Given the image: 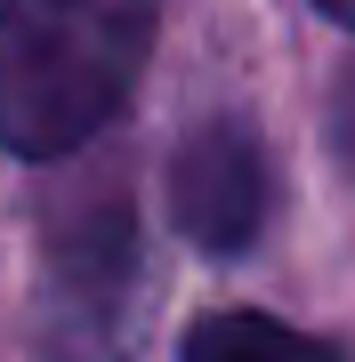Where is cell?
Segmentation results:
<instances>
[{
  "label": "cell",
  "mask_w": 355,
  "mask_h": 362,
  "mask_svg": "<svg viewBox=\"0 0 355 362\" xmlns=\"http://www.w3.org/2000/svg\"><path fill=\"white\" fill-rule=\"evenodd\" d=\"M186 362H347V346L307 338V330L275 322V314L226 306V314H202V322L186 330Z\"/></svg>",
  "instance_id": "4"
},
{
  "label": "cell",
  "mask_w": 355,
  "mask_h": 362,
  "mask_svg": "<svg viewBox=\"0 0 355 362\" xmlns=\"http://www.w3.org/2000/svg\"><path fill=\"white\" fill-rule=\"evenodd\" d=\"M315 8L331 16V25H347V33H355V0H315Z\"/></svg>",
  "instance_id": "5"
},
{
  "label": "cell",
  "mask_w": 355,
  "mask_h": 362,
  "mask_svg": "<svg viewBox=\"0 0 355 362\" xmlns=\"http://www.w3.org/2000/svg\"><path fill=\"white\" fill-rule=\"evenodd\" d=\"M266 209H275V161H266L259 129L242 113H210L194 121L170 161V218L194 250L210 258H242L266 233Z\"/></svg>",
  "instance_id": "3"
},
{
  "label": "cell",
  "mask_w": 355,
  "mask_h": 362,
  "mask_svg": "<svg viewBox=\"0 0 355 362\" xmlns=\"http://www.w3.org/2000/svg\"><path fill=\"white\" fill-rule=\"evenodd\" d=\"M137 314V218L106 177L49 218V346L57 362H121Z\"/></svg>",
  "instance_id": "2"
},
{
  "label": "cell",
  "mask_w": 355,
  "mask_h": 362,
  "mask_svg": "<svg viewBox=\"0 0 355 362\" xmlns=\"http://www.w3.org/2000/svg\"><path fill=\"white\" fill-rule=\"evenodd\" d=\"M162 0H0V153L65 161L130 105Z\"/></svg>",
  "instance_id": "1"
}]
</instances>
